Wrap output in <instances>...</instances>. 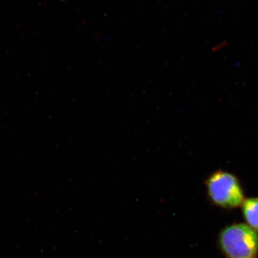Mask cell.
Segmentation results:
<instances>
[{
  "instance_id": "3",
  "label": "cell",
  "mask_w": 258,
  "mask_h": 258,
  "mask_svg": "<svg viewBox=\"0 0 258 258\" xmlns=\"http://www.w3.org/2000/svg\"><path fill=\"white\" fill-rule=\"evenodd\" d=\"M242 206L244 219L249 227L258 231V198L244 200Z\"/></svg>"
},
{
  "instance_id": "1",
  "label": "cell",
  "mask_w": 258,
  "mask_h": 258,
  "mask_svg": "<svg viewBox=\"0 0 258 258\" xmlns=\"http://www.w3.org/2000/svg\"><path fill=\"white\" fill-rule=\"evenodd\" d=\"M219 246L227 258H254L258 254V235L243 224L227 226L219 235Z\"/></svg>"
},
{
  "instance_id": "2",
  "label": "cell",
  "mask_w": 258,
  "mask_h": 258,
  "mask_svg": "<svg viewBox=\"0 0 258 258\" xmlns=\"http://www.w3.org/2000/svg\"><path fill=\"white\" fill-rule=\"evenodd\" d=\"M207 193L214 205L225 209L240 207L244 201L243 190L234 174L217 171L206 181Z\"/></svg>"
}]
</instances>
